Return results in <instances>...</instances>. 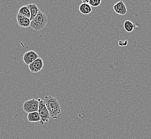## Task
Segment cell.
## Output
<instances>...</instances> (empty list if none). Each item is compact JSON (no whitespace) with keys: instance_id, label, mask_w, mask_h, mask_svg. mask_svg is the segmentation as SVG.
<instances>
[{"instance_id":"9","label":"cell","mask_w":151,"mask_h":139,"mask_svg":"<svg viewBox=\"0 0 151 139\" xmlns=\"http://www.w3.org/2000/svg\"><path fill=\"white\" fill-rule=\"evenodd\" d=\"M27 6L28 7V8L29 9V11H30V13H31L30 20L32 21L37 16L38 12L40 11V9L39 8L38 6L35 3L28 4V5H27Z\"/></svg>"},{"instance_id":"11","label":"cell","mask_w":151,"mask_h":139,"mask_svg":"<svg viewBox=\"0 0 151 139\" xmlns=\"http://www.w3.org/2000/svg\"><path fill=\"white\" fill-rule=\"evenodd\" d=\"M27 120L29 122L31 123L40 122L41 120L40 117L38 112H33L28 113Z\"/></svg>"},{"instance_id":"13","label":"cell","mask_w":151,"mask_h":139,"mask_svg":"<svg viewBox=\"0 0 151 139\" xmlns=\"http://www.w3.org/2000/svg\"><path fill=\"white\" fill-rule=\"evenodd\" d=\"M123 27L125 31L128 33H130L134 31V26L132 22L130 20H126L123 24Z\"/></svg>"},{"instance_id":"15","label":"cell","mask_w":151,"mask_h":139,"mask_svg":"<svg viewBox=\"0 0 151 139\" xmlns=\"http://www.w3.org/2000/svg\"><path fill=\"white\" fill-rule=\"evenodd\" d=\"M128 44V41L127 40L124 41H122V40L119 41V46H126Z\"/></svg>"},{"instance_id":"4","label":"cell","mask_w":151,"mask_h":139,"mask_svg":"<svg viewBox=\"0 0 151 139\" xmlns=\"http://www.w3.org/2000/svg\"><path fill=\"white\" fill-rule=\"evenodd\" d=\"M39 102L38 100L32 99L27 100L24 103L23 110L27 113H29L33 112H38L39 109Z\"/></svg>"},{"instance_id":"5","label":"cell","mask_w":151,"mask_h":139,"mask_svg":"<svg viewBox=\"0 0 151 139\" xmlns=\"http://www.w3.org/2000/svg\"><path fill=\"white\" fill-rule=\"evenodd\" d=\"M44 66V61L42 58L39 57L36 60L33 61L32 63L29 65L30 71L32 73H37L40 72L43 69Z\"/></svg>"},{"instance_id":"12","label":"cell","mask_w":151,"mask_h":139,"mask_svg":"<svg viewBox=\"0 0 151 139\" xmlns=\"http://www.w3.org/2000/svg\"><path fill=\"white\" fill-rule=\"evenodd\" d=\"M18 14L22 15L23 16L28 18H29V19L31 18L30 11H29V9L28 8V7L27 6H22L20 9H19Z\"/></svg>"},{"instance_id":"7","label":"cell","mask_w":151,"mask_h":139,"mask_svg":"<svg viewBox=\"0 0 151 139\" xmlns=\"http://www.w3.org/2000/svg\"><path fill=\"white\" fill-rule=\"evenodd\" d=\"M113 9L114 11L118 15L124 16L127 13V6L122 1H120L117 2L115 4H114L113 6Z\"/></svg>"},{"instance_id":"8","label":"cell","mask_w":151,"mask_h":139,"mask_svg":"<svg viewBox=\"0 0 151 139\" xmlns=\"http://www.w3.org/2000/svg\"><path fill=\"white\" fill-rule=\"evenodd\" d=\"M17 21L18 25L23 28H27L30 26V23H31L30 19L23 16L22 15L17 14Z\"/></svg>"},{"instance_id":"6","label":"cell","mask_w":151,"mask_h":139,"mask_svg":"<svg viewBox=\"0 0 151 139\" xmlns=\"http://www.w3.org/2000/svg\"><path fill=\"white\" fill-rule=\"evenodd\" d=\"M39 57V56L37 52L33 50H30L29 52H25L23 55V59L24 62L29 65L33 61H35Z\"/></svg>"},{"instance_id":"14","label":"cell","mask_w":151,"mask_h":139,"mask_svg":"<svg viewBox=\"0 0 151 139\" xmlns=\"http://www.w3.org/2000/svg\"><path fill=\"white\" fill-rule=\"evenodd\" d=\"M102 0H90L89 4L93 7H97L101 3Z\"/></svg>"},{"instance_id":"2","label":"cell","mask_w":151,"mask_h":139,"mask_svg":"<svg viewBox=\"0 0 151 139\" xmlns=\"http://www.w3.org/2000/svg\"><path fill=\"white\" fill-rule=\"evenodd\" d=\"M47 23L48 18L46 15L45 14L44 12L39 11L35 18L31 21L30 27L35 31H40L44 29Z\"/></svg>"},{"instance_id":"16","label":"cell","mask_w":151,"mask_h":139,"mask_svg":"<svg viewBox=\"0 0 151 139\" xmlns=\"http://www.w3.org/2000/svg\"><path fill=\"white\" fill-rule=\"evenodd\" d=\"M83 3H88L90 2V0H81Z\"/></svg>"},{"instance_id":"1","label":"cell","mask_w":151,"mask_h":139,"mask_svg":"<svg viewBox=\"0 0 151 139\" xmlns=\"http://www.w3.org/2000/svg\"><path fill=\"white\" fill-rule=\"evenodd\" d=\"M44 102L49 111L50 117L56 119L61 113V104L57 99L52 96H47L44 98Z\"/></svg>"},{"instance_id":"10","label":"cell","mask_w":151,"mask_h":139,"mask_svg":"<svg viewBox=\"0 0 151 139\" xmlns=\"http://www.w3.org/2000/svg\"><path fill=\"white\" fill-rule=\"evenodd\" d=\"M79 10L82 14L87 15L92 12V8L89 3H83L79 6Z\"/></svg>"},{"instance_id":"3","label":"cell","mask_w":151,"mask_h":139,"mask_svg":"<svg viewBox=\"0 0 151 139\" xmlns=\"http://www.w3.org/2000/svg\"><path fill=\"white\" fill-rule=\"evenodd\" d=\"M38 100L39 102L38 112L40 117L41 120L40 122V124L43 125L45 123L48 122L50 116L44 100H42L40 99H38Z\"/></svg>"}]
</instances>
